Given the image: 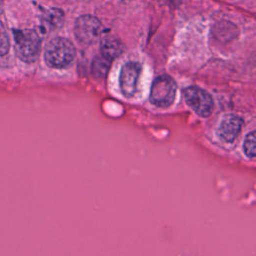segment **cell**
<instances>
[{"instance_id":"cell-1","label":"cell","mask_w":256,"mask_h":256,"mask_svg":"<svg viewBox=\"0 0 256 256\" xmlns=\"http://www.w3.org/2000/svg\"><path fill=\"white\" fill-rule=\"evenodd\" d=\"M45 61L52 68H65L69 66L76 56L73 43L64 37H56L48 42L45 48Z\"/></svg>"},{"instance_id":"cell-10","label":"cell","mask_w":256,"mask_h":256,"mask_svg":"<svg viewBox=\"0 0 256 256\" xmlns=\"http://www.w3.org/2000/svg\"><path fill=\"white\" fill-rule=\"evenodd\" d=\"M44 21L53 28H59L64 23V14L59 9H49L44 14Z\"/></svg>"},{"instance_id":"cell-4","label":"cell","mask_w":256,"mask_h":256,"mask_svg":"<svg viewBox=\"0 0 256 256\" xmlns=\"http://www.w3.org/2000/svg\"><path fill=\"white\" fill-rule=\"evenodd\" d=\"M74 32L77 40L81 44L91 45L100 39L103 26L95 16L83 15L77 19Z\"/></svg>"},{"instance_id":"cell-5","label":"cell","mask_w":256,"mask_h":256,"mask_svg":"<svg viewBox=\"0 0 256 256\" xmlns=\"http://www.w3.org/2000/svg\"><path fill=\"white\" fill-rule=\"evenodd\" d=\"M184 98L187 105L199 116L209 117L213 112V99L211 95L205 90L190 86L184 90Z\"/></svg>"},{"instance_id":"cell-9","label":"cell","mask_w":256,"mask_h":256,"mask_svg":"<svg viewBox=\"0 0 256 256\" xmlns=\"http://www.w3.org/2000/svg\"><path fill=\"white\" fill-rule=\"evenodd\" d=\"M112 61L104 56H98L94 59L91 67V73L96 79H103L107 76Z\"/></svg>"},{"instance_id":"cell-11","label":"cell","mask_w":256,"mask_h":256,"mask_svg":"<svg viewBox=\"0 0 256 256\" xmlns=\"http://www.w3.org/2000/svg\"><path fill=\"white\" fill-rule=\"evenodd\" d=\"M243 148H244L245 154L248 157L250 158L256 157V131H253L247 135L244 141Z\"/></svg>"},{"instance_id":"cell-3","label":"cell","mask_w":256,"mask_h":256,"mask_svg":"<svg viewBox=\"0 0 256 256\" xmlns=\"http://www.w3.org/2000/svg\"><path fill=\"white\" fill-rule=\"evenodd\" d=\"M176 83L170 76H159L152 84L150 100L157 107L167 108L173 104L176 96Z\"/></svg>"},{"instance_id":"cell-2","label":"cell","mask_w":256,"mask_h":256,"mask_svg":"<svg viewBox=\"0 0 256 256\" xmlns=\"http://www.w3.org/2000/svg\"><path fill=\"white\" fill-rule=\"evenodd\" d=\"M18 57L26 63L35 62L40 54L41 39L33 29L13 30Z\"/></svg>"},{"instance_id":"cell-12","label":"cell","mask_w":256,"mask_h":256,"mask_svg":"<svg viewBox=\"0 0 256 256\" xmlns=\"http://www.w3.org/2000/svg\"><path fill=\"white\" fill-rule=\"evenodd\" d=\"M10 50V38L8 32L0 21V56L6 55Z\"/></svg>"},{"instance_id":"cell-6","label":"cell","mask_w":256,"mask_h":256,"mask_svg":"<svg viewBox=\"0 0 256 256\" xmlns=\"http://www.w3.org/2000/svg\"><path fill=\"white\" fill-rule=\"evenodd\" d=\"M140 72L141 65L137 62H128L122 67L119 83L124 96L130 98L135 94Z\"/></svg>"},{"instance_id":"cell-7","label":"cell","mask_w":256,"mask_h":256,"mask_svg":"<svg viewBox=\"0 0 256 256\" xmlns=\"http://www.w3.org/2000/svg\"><path fill=\"white\" fill-rule=\"evenodd\" d=\"M242 128V120L236 115H226L220 122L218 128L219 137L225 142H233Z\"/></svg>"},{"instance_id":"cell-8","label":"cell","mask_w":256,"mask_h":256,"mask_svg":"<svg viewBox=\"0 0 256 256\" xmlns=\"http://www.w3.org/2000/svg\"><path fill=\"white\" fill-rule=\"evenodd\" d=\"M101 54L105 58L113 61L123 53V44L118 37L113 35H107L101 40Z\"/></svg>"}]
</instances>
